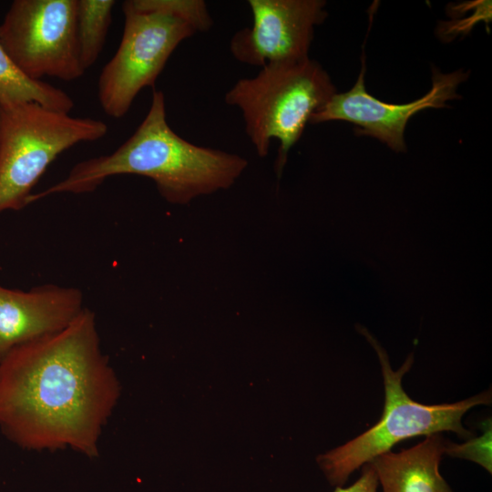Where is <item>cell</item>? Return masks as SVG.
Here are the masks:
<instances>
[{
	"label": "cell",
	"instance_id": "1",
	"mask_svg": "<svg viewBox=\"0 0 492 492\" xmlns=\"http://www.w3.org/2000/svg\"><path fill=\"white\" fill-rule=\"evenodd\" d=\"M119 393L95 315L84 308L62 330L0 362V429L23 448H71L93 457Z\"/></svg>",
	"mask_w": 492,
	"mask_h": 492
},
{
	"label": "cell",
	"instance_id": "2",
	"mask_svg": "<svg viewBox=\"0 0 492 492\" xmlns=\"http://www.w3.org/2000/svg\"><path fill=\"white\" fill-rule=\"evenodd\" d=\"M247 166L240 155L179 136L167 121L163 92L154 90L146 117L122 145L111 154L78 162L64 179L33 193L30 202L56 193L92 192L111 176L133 174L152 179L166 201L184 205L231 187Z\"/></svg>",
	"mask_w": 492,
	"mask_h": 492
},
{
	"label": "cell",
	"instance_id": "3",
	"mask_svg": "<svg viewBox=\"0 0 492 492\" xmlns=\"http://www.w3.org/2000/svg\"><path fill=\"white\" fill-rule=\"evenodd\" d=\"M335 93L328 73L308 57L261 67L255 77L239 79L224 101L241 110L245 132L260 158L268 155L273 138L279 141L274 169L280 179L288 153L312 115Z\"/></svg>",
	"mask_w": 492,
	"mask_h": 492
},
{
	"label": "cell",
	"instance_id": "4",
	"mask_svg": "<svg viewBox=\"0 0 492 492\" xmlns=\"http://www.w3.org/2000/svg\"><path fill=\"white\" fill-rule=\"evenodd\" d=\"M362 332L374 347L381 363L384 406L381 419L373 427L318 456L319 466L328 481L336 487H342L356 469L389 452L405 439L443 431L454 432L463 438L470 437L472 433L462 425L463 415L476 405L491 403L490 391L453 404L427 405L414 401L402 386L403 375L409 371L413 356L394 371L385 351L365 329Z\"/></svg>",
	"mask_w": 492,
	"mask_h": 492
},
{
	"label": "cell",
	"instance_id": "5",
	"mask_svg": "<svg viewBox=\"0 0 492 492\" xmlns=\"http://www.w3.org/2000/svg\"><path fill=\"white\" fill-rule=\"evenodd\" d=\"M108 130L99 119L35 102L0 103V213L27 206L33 188L62 152Z\"/></svg>",
	"mask_w": 492,
	"mask_h": 492
},
{
	"label": "cell",
	"instance_id": "6",
	"mask_svg": "<svg viewBox=\"0 0 492 492\" xmlns=\"http://www.w3.org/2000/svg\"><path fill=\"white\" fill-rule=\"evenodd\" d=\"M124 30L120 44L97 81L104 112L124 117L138 94L153 87L177 46L196 32L183 21L164 13L141 11L124 1Z\"/></svg>",
	"mask_w": 492,
	"mask_h": 492
},
{
	"label": "cell",
	"instance_id": "7",
	"mask_svg": "<svg viewBox=\"0 0 492 492\" xmlns=\"http://www.w3.org/2000/svg\"><path fill=\"white\" fill-rule=\"evenodd\" d=\"M77 0H15L0 24V41L19 69L34 80L65 81L85 72L77 35Z\"/></svg>",
	"mask_w": 492,
	"mask_h": 492
},
{
	"label": "cell",
	"instance_id": "8",
	"mask_svg": "<svg viewBox=\"0 0 492 492\" xmlns=\"http://www.w3.org/2000/svg\"><path fill=\"white\" fill-rule=\"evenodd\" d=\"M252 24L237 31L229 48L239 62L263 67L308 58L315 26L327 17L323 0H249Z\"/></svg>",
	"mask_w": 492,
	"mask_h": 492
},
{
	"label": "cell",
	"instance_id": "9",
	"mask_svg": "<svg viewBox=\"0 0 492 492\" xmlns=\"http://www.w3.org/2000/svg\"><path fill=\"white\" fill-rule=\"evenodd\" d=\"M364 75L363 60L354 87L343 93L336 92L312 115L309 122L342 120L353 123L356 126L357 135L375 138L396 152L406 150L404 133L408 120L421 110L445 108L447 101L459 98L457 87L468 77V73L461 69L444 74L433 68L432 87L425 96L406 104H389L366 91Z\"/></svg>",
	"mask_w": 492,
	"mask_h": 492
},
{
	"label": "cell",
	"instance_id": "10",
	"mask_svg": "<svg viewBox=\"0 0 492 492\" xmlns=\"http://www.w3.org/2000/svg\"><path fill=\"white\" fill-rule=\"evenodd\" d=\"M83 309L77 288L44 284L22 291L0 285V362L17 346L62 330Z\"/></svg>",
	"mask_w": 492,
	"mask_h": 492
},
{
	"label": "cell",
	"instance_id": "11",
	"mask_svg": "<svg viewBox=\"0 0 492 492\" xmlns=\"http://www.w3.org/2000/svg\"><path fill=\"white\" fill-rule=\"evenodd\" d=\"M446 440L440 433L426 436L401 452H386L370 463L383 492H453L439 472Z\"/></svg>",
	"mask_w": 492,
	"mask_h": 492
},
{
	"label": "cell",
	"instance_id": "12",
	"mask_svg": "<svg viewBox=\"0 0 492 492\" xmlns=\"http://www.w3.org/2000/svg\"><path fill=\"white\" fill-rule=\"evenodd\" d=\"M16 102H35L65 113L74 108V101L62 89L26 76L0 41V103Z\"/></svg>",
	"mask_w": 492,
	"mask_h": 492
},
{
	"label": "cell",
	"instance_id": "13",
	"mask_svg": "<svg viewBox=\"0 0 492 492\" xmlns=\"http://www.w3.org/2000/svg\"><path fill=\"white\" fill-rule=\"evenodd\" d=\"M115 3L114 0H77V35L79 60L85 71L100 56Z\"/></svg>",
	"mask_w": 492,
	"mask_h": 492
},
{
	"label": "cell",
	"instance_id": "14",
	"mask_svg": "<svg viewBox=\"0 0 492 492\" xmlns=\"http://www.w3.org/2000/svg\"><path fill=\"white\" fill-rule=\"evenodd\" d=\"M141 11L164 13L188 24L193 30L207 32L213 26L207 5L203 0H128Z\"/></svg>",
	"mask_w": 492,
	"mask_h": 492
},
{
	"label": "cell",
	"instance_id": "15",
	"mask_svg": "<svg viewBox=\"0 0 492 492\" xmlns=\"http://www.w3.org/2000/svg\"><path fill=\"white\" fill-rule=\"evenodd\" d=\"M480 436L473 437L463 444H456L446 441L445 454L470 460L483 466L489 473L492 472L491 459V422L487 420Z\"/></svg>",
	"mask_w": 492,
	"mask_h": 492
},
{
	"label": "cell",
	"instance_id": "16",
	"mask_svg": "<svg viewBox=\"0 0 492 492\" xmlns=\"http://www.w3.org/2000/svg\"><path fill=\"white\" fill-rule=\"evenodd\" d=\"M378 478L374 467L371 463L363 466L360 477L347 487H336L333 492H376Z\"/></svg>",
	"mask_w": 492,
	"mask_h": 492
}]
</instances>
